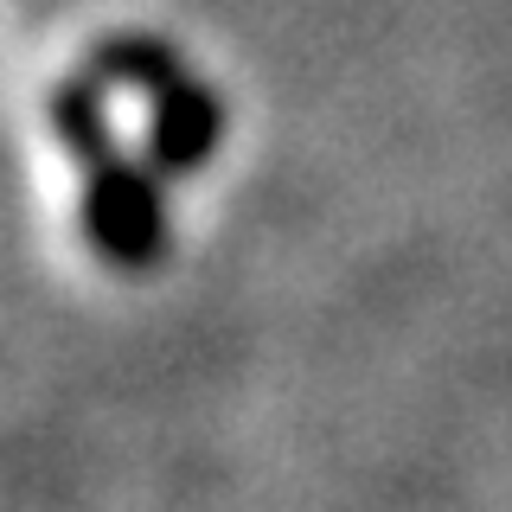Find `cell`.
Here are the masks:
<instances>
[{
    "label": "cell",
    "mask_w": 512,
    "mask_h": 512,
    "mask_svg": "<svg viewBox=\"0 0 512 512\" xmlns=\"http://www.w3.org/2000/svg\"><path fill=\"white\" fill-rule=\"evenodd\" d=\"M212 128H218V109H212V96H199V90H180L167 103V128H160V154L173 160V167H186V160H199V148L212 141Z\"/></svg>",
    "instance_id": "obj_2"
},
{
    "label": "cell",
    "mask_w": 512,
    "mask_h": 512,
    "mask_svg": "<svg viewBox=\"0 0 512 512\" xmlns=\"http://www.w3.org/2000/svg\"><path fill=\"white\" fill-rule=\"evenodd\" d=\"M90 231L96 244H109L122 263H141V250L160 244V212H154V192L122 167H103V180L90 192Z\"/></svg>",
    "instance_id": "obj_1"
}]
</instances>
